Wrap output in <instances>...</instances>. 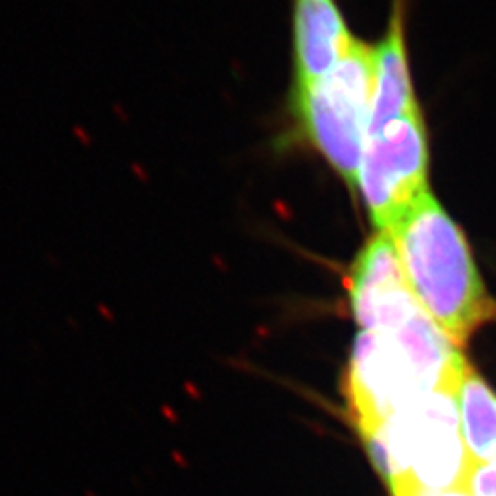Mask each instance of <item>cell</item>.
Segmentation results:
<instances>
[{
  "mask_svg": "<svg viewBox=\"0 0 496 496\" xmlns=\"http://www.w3.org/2000/svg\"><path fill=\"white\" fill-rule=\"evenodd\" d=\"M386 234L415 300L460 349L480 327L496 322V300L469 241L432 191L417 198Z\"/></svg>",
  "mask_w": 496,
  "mask_h": 496,
  "instance_id": "6da1fadb",
  "label": "cell"
},
{
  "mask_svg": "<svg viewBox=\"0 0 496 496\" xmlns=\"http://www.w3.org/2000/svg\"><path fill=\"white\" fill-rule=\"evenodd\" d=\"M361 438L392 496L463 489L470 461L454 395L421 397Z\"/></svg>",
  "mask_w": 496,
  "mask_h": 496,
  "instance_id": "7a4b0ae2",
  "label": "cell"
},
{
  "mask_svg": "<svg viewBox=\"0 0 496 496\" xmlns=\"http://www.w3.org/2000/svg\"><path fill=\"white\" fill-rule=\"evenodd\" d=\"M449 381L445 349L417 329L361 331L353 344L344 395L359 434L377 429L393 414Z\"/></svg>",
  "mask_w": 496,
  "mask_h": 496,
  "instance_id": "3957f363",
  "label": "cell"
},
{
  "mask_svg": "<svg viewBox=\"0 0 496 496\" xmlns=\"http://www.w3.org/2000/svg\"><path fill=\"white\" fill-rule=\"evenodd\" d=\"M373 103V46L356 39L331 72L294 86L293 111L303 140L355 188L370 135Z\"/></svg>",
  "mask_w": 496,
  "mask_h": 496,
  "instance_id": "277c9868",
  "label": "cell"
},
{
  "mask_svg": "<svg viewBox=\"0 0 496 496\" xmlns=\"http://www.w3.org/2000/svg\"><path fill=\"white\" fill-rule=\"evenodd\" d=\"M429 135L415 113L371 131L355 188L377 232H390L429 188Z\"/></svg>",
  "mask_w": 496,
  "mask_h": 496,
  "instance_id": "5b68a950",
  "label": "cell"
},
{
  "mask_svg": "<svg viewBox=\"0 0 496 496\" xmlns=\"http://www.w3.org/2000/svg\"><path fill=\"white\" fill-rule=\"evenodd\" d=\"M349 305L362 331H392L423 309L402 272L393 239L375 232L366 241L346 280Z\"/></svg>",
  "mask_w": 496,
  "mask_h": 496,
  "instance_id": "8992f818",
  "label": "cell"
},
{
  "mask_svg": "<svg viewBox=\"0 0 496 496\" xmlns=\"http://www.w3.org/2000/svg\"><path fill=\"white\" fill-rule=\"evenodd\" d=\"M355 41L337 0H293L294 86L331 72Z\"/></svg>",
  "mask_w": 496,
  "mask_h": 496,
  "instance_id": "52a82bcc",
  "label": "cell"
},
{
  "mask_svg": "<svg viewBox=\"0 0 496 496\" xmlns=\"http://www.w3.org/2000/svg\"><path fill=\"white\" fill-rule=\"evenodd\" d=\"M405 37V2L393 0L388 30L373 46V103L370 133L419 113Z\"/></svg>",
  "mask_w": 496,
  "mask_h": 496,
  "instance_id": "ba28073f",
  "label": "cell"
},
{
  "mask_svg": "<svg viewBox=\"0 0 496 496\" xmlns=\"http://www.w3.org/2000/svg\"><path fill=\"white\" fill-rule=\"evenodd\" d=\"M460 432L470 465L496 460V392L470 364L454 392Z\"/></svg>",
  "mask_w": 496,
  "mask_h": 496,
  "instance_id": "9c48e42d",
  "label": "cell"
},
{
  "mask_svg": "<svg viewBox=\"0 0 496 496\" xmlns=\"http://www.w3.org/2000/svg\"><path fill=\"white\" fill-rule=\"evenodd\" d=\"M461 491L469 496H496V460L470 465Z\"/></svg>",
  "mask_w": 496,
  "mask_h": 496,
  "instance_id": "30bf717a",
  "label": "cell"
},
{
  "mask_svg": "<svg viewBox=\"0 0 496 496\" xmlns=\"http://www.w3.org/2000/svg\"><path fill=\"white\" fill-rule=\"evenodd\" d=\"M423 496H469L463 491H449V492H436V495H423Z\"/></svg>",
  "mask_w": 496,
  "mask_h": 496,
  "instance_id": "8fae6325",
  "label": "cell"
}]
</instances>
